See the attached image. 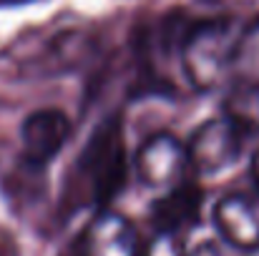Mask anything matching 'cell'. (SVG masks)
<instances>
[{
	"instance_id": "cell-1",
	"label": "cell",
	"mask_w": 259,
	"mask_h": 256,
	"mask_svg": "<svg viewBox=\"0 0 259 256\" xmlns=\"http://www.w3.org/2000/svg\"><path fill=\"white\" fill-rule=\"evenodd\" d=\"M244 25L234 18L201 20L186 30L179 58L186 81L196 90H214L234 78Z\"/></svg>"
},
{
	"instance_id": "cell-2",
	"label": "cell",
	"mask_w": 259,
	"mask_h": 256,
	"mask_svg": "<svg viewBox=\"0 0 259 256\" xmlns=\"http://www.w3.org/2000/svg\"><path fill=\"white\" fill-rule=\"evenodd\" d=\"M247 131H242L232 118H227L224 113L219 118H209L204 121L191 141L186 143V153H189V166L199 171V173H219V171L229 169L239 153L242 146L247 141Z\"/></svg>"
},
{
	"instance_id": "cell-10",
	"label": "cell",
	"mask_w": 259,
	"mask_h": 256,
	"mask_svg": "<svg viewBox=\"0 0 259 256\" xmlns=\"http://www.w3.org/2000/svg\"><path fill=\"white\" fill-rule=\"evenodd\" d=\"M252 176H254V183H257V188H259V151L254 153V159H252Z\"/></svg>"
},
{
	"instance_id": "cell-3",
	"label": "cell",
	"mask_w": 259,
	"mask_h": 256,
	"mask_svg": "<svg viewBox=\"0 0 259 256\" xmlns=\"http://www.w3.org/2000/svg\"><path fill=\"white\" fill-rule=\"evenodd\" d=\"M134 166L149 188H174L189 169L186 143L171 133H154L139 146Z\"/></svg>"
},
{
	"instance_id": "cell-5",
	"label": "cell",
	"mask_w": 259,
	"mask_h": 256,
	"mask_svg": "<svg viewBox=\"0 0 259 256\" xmlns=\"http://www.w3.org/2000/svg\"><path fill=\"white\" fill-rule=\"evenodd\" d=\"M71 118L58 108L33 111L20 126V146L23 156L30 164H48L53 156L63 151L71 138Z\"/></svg>"
},
{
	"instance_id": "cell-4",
	"label": "cell",
	"mask_w": 259,
	"mask_h": 256,
	"mask_svg": "<svg viewBox=\"0 0 259 256\" xmlns=\"http://www.w3.org/2000/svg\"><path fill=\"white\" fill-rule=\"evenodd\" d=\"M219 236L237 251L259 249V193H229L214 206Z\"/></svg>"
},
{
	"instance_id": "cell-9",
	"label": "cell",
	"mask_w": 259,
	"mask_h": 256,
	"mask_svg": "<svg viewBox=\"0 0 259 256\" xmlns=\"http://www.w3.org/2000/svg\"><path fill=\"white\" fill-rule=\"evenodd\" d=\"M141 256H189L184 234L181 231H169V229H156L151 241L141 249Z\"/></svg>"
},
{
	"instance_id": "cell-7",
	"label": "cell",
	"mask_w": 259,
	"mask_h": 256,
	"mask_svg": "<svg viewBox=\"0 0 259 256\" xmlns=\"http://www.w3.org/2000/svg\"><path fill=\"white\" fill-rule=\"evenodd\" d=\"M171 193L166 198H161L159 209H156V221L159 229H169V231H181L184 226H189L196 216H199V191L189 188V186H174L169 188Z\"/></svg>"
},
{
	"instance_id": "cell-6",
	"label": "cell",
	"mask_w": 259,
	"mask_h": 256,
	"mask_svg": "<svg viewBox=\"0 0 259 256\" xmlns=\"http://www.w3.org/2000/svg\"><path fill=\"white\" fill-rule=\"evenodd\" d=\"M81 256H141L139 231L126 216L101 211L81 236Z\"/></svg>"
},
{
	"instance_id": "cell-8",
	"label": "cell",
	"mask_w": 259,
	"mask_h": 256,
	"mask_svg": "<svg viewBox=\"0 0 259 256\" xmlns=\"http://www.w3.org/2000/svg\"><path fill=\"white\" fill-rule=\"evenodd\" d=\"M234 78L259 85V20H254L252 25H244L242 30Z\"/></svg>"
}]
</instances>
